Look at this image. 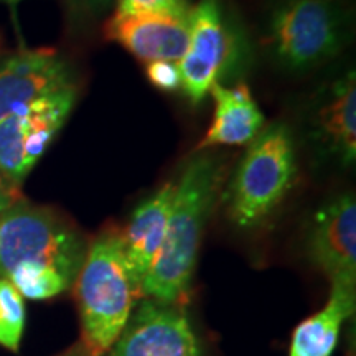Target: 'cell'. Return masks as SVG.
<instances>
[{
  "mask_svg": "<svg viewBox=\"0 0 356 356\" xmlns=\"http://www.w3.org/2000/svg\"><path fill=\"white\" fill-rule=\"evenodd\" d=\"M225 180V163L215 154L191 155L175 181L170 218L157 257L142 280L140 293L175 305L190 291L207 222Z\"/></svg>",
  "mask_w": 356,
  "mask_h": 356,
  "instance_id": "6da1fadb",
  "label": "cell"
},
{
  "mask_svg": "<svg viewBox=\"0 0 356 356\" xmlns=\"http://www.w3.org/2000/svg\"><path fill=\"white\" fill-rule=\"evenodd\" d=\"M74 289L89 356H102L113 348L142 296L118 231L102 233L89 244Z\"/></svg>",
  "mask_w": 356,
  "mask_h": 356,
  "instance_id": "7a4b0ae2",
  "label": "cell"
},
{
  "mask_svg": "<svg viewBox=\"0 0 356 356\" xmlns=\"http://www.w3.org/2000/svg\"><path fill=\"white\" fill-rule=\"evenodd\" d=\"M292 131L273 122L257 134L236 168L228 193V215L239 228H254L282 203L297 180Z\"/></svg>",
  "mask_w": 356,
  "mask_h": 356,
  "instance_id": "3957f363",
  "label": "cell"
},
{
  "mask_svg": "<svg viewBox=\"0 0 356 356\" xmlns=\"http://www.w3.org/2000/svg\"><path fill=\"white\" fill-rule=\"evenodd\" d=\"M86 252L81 233L53 210L20 200L0 215V277L29 262L53 267L74 284Z\"/></svg>",
  "mask_w": 356,
  "mask_h": 356,
  "instance_id": "277c9868",
  "label": "cell"
},
{
  "mask_svg": "<svg viewBox=\"0 0 356 356\" xmlns=\"http://www.w3.org/2000/svg\"><path fill=\"white\" fill-rule=\"evenodd\" d=\"M348 38V17L337 0H286L273 12L267 44L274 60L304 73L335 58Z\"/></svg>",
  "mask_w": 356,
  "mask_h": 356,
  "instance_id": "5b68a950",
  "label": "cell"
},
{
  "mask_svg": "<svg viewBox=\"0 0 356 356\" xmlns=\"http://www.w3.org/2000/svg\"><path fill=\"white\" fill-rule=\"evenodd\" d=\"M246 43L221 0H200L190 13V42L178 61L181 91L200 104L213 84L231 79L246 65Z\"/></svg>",
  "mask_w": 356,
  "mask_h": 356,
  "instance_id": "8992f818",
  "label": "cell"
},
{
  "mask_svg": "<svg viewBox=\"0 0 356 356\" xmlns=\"http://www.w3.org/2000/svg\"><path fill=\"white\" fill-rule=\"evenodd\" d=\"M76 102L70 86L40 97L0 119V172L19 186L68 121Z\"/></svg>",
  "mask_w": 356,
  "mask_h": 356,
  "instance_id": "52a82bcc",
  "label": "cell"
},
{
  "mask_svg": "<svg viewBox=\"0 0 356 356\" xmlns=\"http://www.w3.org/2000/svg\"><path fill=\"white\" fill-rule=\"evenodd\" d=\"M111 356H202L200 340L175 305L145 299L132 312Z\"/></svg>",
  "mask_w": 356,
  "mask_h": 356,
  "instance_id": "ba28073f",
  "label": "cell"
},
{
  "mask_svg": "<svg viewBox=\"0 0 356 356\" xmlns=\"http://www.w3.org/2000/svg\"><path fill=\"white\" fill-rule=\"evenodd\" d=\"M309 257L332 284L356 287V202L346 191L332 198L312 222Z\"/></svg>",
  "mask_w": 356,
  "mask_h": 356,
  "instance_id": "9c48e42d",
  "label": "cell"
},
{
  "mask_svg": "<svg viewBox=\"0 0 356 356\" xmlns=\"http://www.w3.org/2000/svg\"><path fill=\"white\" fill-rule=\"evenodd\" d=\"M74 86L73 71L58 53L29 50L0 63V119L40 97Z\"/></svg>",
  "mask_w": 356,
  "mask_h": 356,
  "instance_id": "30bf717a",
  "label": "cell"
},
{
  "mask_svg": "<svg viewBox=\"0 0 356 356\" xmlns=\"http://www.w3.org/2000/svg\"><path fill=\"white\" fill-rule=\"evenodd\" d=\"M312 139L320 152L353 167L356 160V76L355 70L327 84L312 109Z\"/></svg>",
  "mask_w": 356,
  "mask_h": 356,
  "instance_id": "8fae6325",
  "label": "cell"
},
{
  "mask_svg": "<svg viewBox=\"0 0 356 356\" xmlns=\"http://www.w3.org/2000/svg\"><path fill=\"white\" fill-rule=\"evenodd\" d=\"M104 37L132 53L144 63H178L190 42V15L118 17L104 25Z\"/></svg>",
  "mask_w": 356,
  "mask_h": 356,
  "instance_id": "7c38bea8",
  "label": "cell"
},
{
  "mask_svg": "<svg viewBox=\"0 0 356 356\" xmlns=\"http://www.w3.org/2000/svg\"><path fill=\"white\" fill-rule=\"evenodd\" d=\"M173 197H175V181H168L160 186L154 195H150L136 208L126 231L121 234L124 256L134 282L139 289L162 248Z\"/></svg>",
  "mask_w": 356,
  "mask_h": 356,
  "instance_id": "4fadbf2b",
  "label": "cell"
},
{
  "mask_svg": "<svg viewBox=\"0 0 356 356\" xmlns=\"http://www.w3.org/2000/svg\"><path fill=\"white\" fill-rule=\"evenodd\" d=\"M210 95L215 99V115L198 150L220 145H246L256 139L266 126V118L251 96L246 83L236 86L213 84Z\"/></svg>",
  "mask_w": 356,
  "mask_h": 356,
  "instance_id": "5bb4252c",
  "label": "cell"
},
{
  "mask_svg": "<svg viewBox=\"0 0 356 356\" xmlns=\"http://www.w3.org/2000/svg\"><path fill=\"white\" fill-rule=\"evenodd\" d=\"M356 287L332 284L322 310L304 320L292 335L291 356H332L341 327L355 312Z\"/></svg>",
  "mask_w": 356,
  "mask_h": 356,
  "instance_id": "9a60e30c",
  "label": "cell"
},
{
  "mask_svg": "<svg viewBox=\"0 0 356 356\" xmlns=\"http://www.w3.org/2000/svg\"><path fill=\"white\" fill-rule=\"evenodd\" d=\"M12 286L24 299L47 300L63 293L71 284L53 267L42 264H19L8 274Z\"/></svg>",
  "mask_w": 356,
  "mask_h": 356,
  "instance_id": "2e32d148",
  "label": "cell"
},
{
  "mask_svg": "<svg viewBox=\"0 0 356 356\" xmlns=\"http://www.w3.org/2000/svg\"><path fill=\"white\" fill-rule=\"evenodd\" d=\"M25 302L8 279L0 277V346L19 351L25 330Z\"/></svg>",
  "mask_w": 356,
  "mask_h": 356,
  "instance_id": "e0dca14e",
  "label": "cell"
},
{
  "mask_svg": "<svg viewBox=\"0 0 356 356\" xmlns=\"http://www.w3.org/2000/svg\"><path fill=\"white\" fill-rule=\"evenodd\" d=\"M193 6L190 0H118V17H185Z\"/></svg>",
  "mask_w": 356,
  "mask_h": 356,
  "instance_id": "ac0fdd59",
  "label": "cell"
},
{
  "mask_svg": "<svg viewBox=\"0 0 356 356\" xmlns=\"http://www.w3.org/2000/svg\"><path fill=\"white\" fill-rule=\"evenodd\" d=\"M145 74L150 84H154L160 91L172 92L181 89L180 70H178V63H173V61H154V63H147Z\"/></svg>",
  "mask_w": 356,
  "mask_h": 356,
  "instance_id": "d6986e66",
  "label": "cell"
},
{
  "mask_svg": "<svg viewBox=\"0 0 356 356\" xmlns=\"http://www.w3.org/2000/svg\"><path fill=\"white\" fill-rule=\"evenodd\" d=\"M20 193L19 186L12 184L8 178L0 172V215L6 213L8 208H12L13 204L20 202Z\"/></svg>",
  "mask_w": 356,
  "mask_h": 356,
  "instance_id": "ffe728a7",
  "label": "cell"
},
{
  "mask_svg": "<svg viewBox=\"0 0 356 356\" xmlns=\"http://www.w3.org/2000/svg\"><path fill=\"white\" fill-rule=\"evenodd\" d=\"M81 2H83V6L88 12L101 13V12H104L106 8H108L111 0H81Z\"/></svg>",
  "mask_w": 356,
  "mask_h": 356,
  "instance_id": "44dd1931",
  "label": "cell"
},
{
  "mask_svg": "<svg viewBox=\"0 0 356 356\" xmlns=\"http://www.w3.org/2000/svg\"><path fill=\"white\" fill-rule=\"evenodd\" d=\"M2 2H6V3H8V6H15V3H19V2H22V0H2Z\"/></svg>",
  "mask_w": 356,
  "mask_h": 356,
  "instance_id": "7402d4cb",
  "label": "cell"
},
{
  "mask_svg": "<svg viewBox=\"0 0 356 356\" xmlns=\"http://www.w3.org/2000/svg\"><path fill=\"white\" fill-rule=\"evenodd\" d=\"M70 356H89V355H70Z\"/></svg>",
  "mask_w": 356,
  "mask_h": 356,
  "instance_id": "603a6c76",
  "label": "cell"
},
{
  "mask_svg": "<svg viewBox=\"0 0 356 356\" xmlns=\"http://www.w3.org/2000/svg\"><path fill=\"white\" fill-rule=\"evenodd\" d=\"M284 2H286V0H284Z\"/></svg>",
  "mask_w": 356,
  "mask_h": 356,
  "instance_id": "cb8c5ba5",
  "label": "cell"
}]
</instances>
